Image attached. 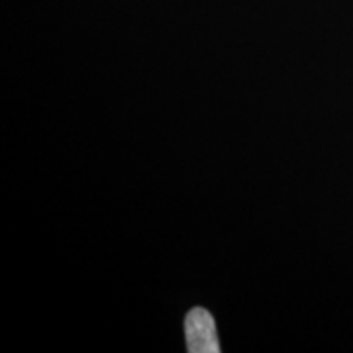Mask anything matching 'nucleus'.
Masks as SVG:
<instances>
[{
  "instance_id": "1",
  "label": "nucleus",
  "mask_w": 353,
  "mask_h": 353,
  "mask_svg": "<svg viewBox=\"0 0 353 353\" xmlns=\"http://www.w3.org/2000/svg\"><path fill=\"white\" fill-rule=\"evenodd\" d=\"M185 341L190 353H219L213 316L206 309L195 307L185 317Z\"/></svg>"
}]
</instances>
